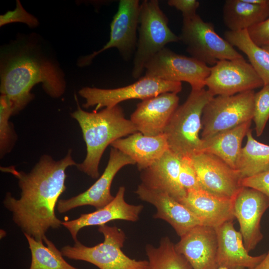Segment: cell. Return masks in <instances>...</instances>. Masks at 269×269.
<instances>
[{
    "label": "cell",
    "instance_id": "e575fe53",
    "mask_svg": "<svg viewBox=\"0 0 269 269\" xmlns=\"http://www.w3.org/2000/svg\"><path fill=\"white\" fill-rule=\"evenodd\" d=\"M249 36L258 46L269 45V17L248 29Z\"/></svg>",
    "mask_w": 269,
    "mask_h": 269
},
{
    "label": "cell",
    "instance_id": "74e56055",
    "mask_svg": "<svg viewBox=\"0 0 269 269\" xmlns=\"http://www.w3.org/2000/svg\"><path fill=\"white\" fill-rule=\"evenodd\" d=\"M263 47V48H264L265 49H266V50H267L268 52H269V45H266V46H263V47Z\"/></svg>",
    "mask_w": 269,
    "mask_h": 269
},
{
    "label": "cell",
    "instance_id": "836d02e7",
    "mask_svg": "<svg viewBox=\"0 0 269 269\" xmlns=\"http://www.w3.org/2000/svg\"><path fill=\"white\" fill-rule=\"evenodd\" d=\"M242 185L259 191L269 199V170L242 179Z\"/></svg>",
    "mask_w": 269,
    "mask_h": 269
},
{
    "label": "cell",
    "instance_id": "e0dca14e",
    "mask_svg": "<svg viewBox=\"0 0 269 269\" xmlns=\"http://www.w3.org/2000/svg\"><path fill=\"white\" fill-rule=\"evenodd\" d=\"M177 252L193 269H217V235L215 228L197 225L180 237L175 244Z\"/></svg>",
    "mask_w": 269,
    "mask_h": 269
},
{
    "label": "cell",
    "instance_id": "d4e9b609",
    "mask_svg": "<svg viewBox=\"0 0 269 269\" xmlns=\"http://www.w3.org/2000/svg\"><path fill=\"white\" fill-rule=\"evenodd\" d=\"M269 17V5H257L246 0H227L223 7V20L232 31L248 29Z\"/></svg>",
    "mask_w": 269,
    "mask_h": 269
},
{
    "label": "cell",
    "instance_id": "8d00e7d4",
    "mask_svg": "<svg viewBox=\"0 0 269 269\" xmlns=\"http://www.w3.org/2000/svg\"><path fill=\"white\" fill-rule=\"evenodd\" d=\"M252 269H269V251L263 260Z\"/></svg>",
    "mask_w": 269,
    "mask_h": 269
},
{
    "label": "cell",
    "instance_id": "1f68e13d",
    "mask_svg": "<svg viewBox=\"0 0 269 269\" xmlns=\"http://www.w3.org/2000/svg\"><path fill=\"white\" fill-rule=\"evenodd\" d=\"M16 8L12 11H8L0 16V26H3L12 22H22L30 27L38 26V19L33 15L27 12L23 8L19 0H16Z\"/></svg>",
    "mask_w": 269,
    "mask_h": 269
},
{
    "label": "cell",
    "instance_id": "2e32d148",
    "mask_svg": "<svg viewBox=\"0 0 269 269\" xmlns=\"http://www.w3.org/2000/svg\"><path fill=\"white\" fill-rule=\"evenodd\" d=\"M177 94L163 93L138 103L130 117L137 131L147 136L164 134L173 114L179 106V98Z\"/></svg>",
    "mask_w": 269,
    "mask_h": 269
},
{
    "label": "cell",
    "instance_id": "277c9868",
    "mask_svg": "<svg viewBox=\"0 0 269 269\" xmlns=\"http://www.w3.org/2000/svg\"><path fill=\"white\" fill-rule=\"evenodd\" d=\"M208 90H191L187 99L173 114L164 134L169 149L181 159L201 152L202 115L206 104L214 97Z\"/></svg>",
    "mask_w": 269,
    "mask_h": 269
},
{
    "label": "cell",
    "instance_id": "3957f363",
    "mask_svg": "<svg viewBox=\"0 0 269 269\" xmlns=\"http://www.w3.org/2000/svg\"><path fill=\"white\" fill-rule=\"evenodd\" d=\"M76 101L77 109L71 116L78 123L86 146V157L76 166L79 171L96 179L99 176L101 159L108 145L138 131L130 119L125 118L119 105L88 112L82 110Z\"/></svg>",
    "mask_w": 269,
    "mask_h": 269
},
{
    "label": "cell",
    "instance_id": "9a60e30c",
    "mask_svg": "<svg viewBox=\"0 0 269 269\" xmlns=\"http://www.w3.org/2000/svg\"><path fill=\"white\" fill-rule=\"evenodd\" d=\"M269 208V198L250 187L243 186L234 199V217L239 223L240 232L249 253L263 239L261 221Z\"/></svg>",
    "mask_w": 269,
    "mask_h": 269
},
{
    "label": "cell",
    "instance_id": "4fadbf2b",
    "mask_svg": "<svg viewBox=\"0 0 269 269\" xmlns=\"http://www.w3.org/2000/svg\"><path fill=\"white\" fill-rule=\"evenodd\" d=\"M190 158L200 187L206 191L220 197L234 199L243 187L238 171L216 155L200 152Z\"/></svg>",
    "mask_w": 269,
    "mask_h": 269
},
{
    "label": "cell",
    "instance_id": "d6986e66",
    "mask_svg": "<svg viewBox=\"0 0 269 269\" xmlns=\"http://www.w3.org/2000/svg\"><path fill=\"white\" fill-rule=\"evenodd\" d=\"M125 190L124 186H120L113 200L104 207L93 212L82 214L77 219L62 221L61 225L69 231L76 242L79 231L84 227L99 226L115 220L137 221L143 206L128 203L124 198Z\"/></svg>",
    "mask_w": 269,
    "mask_h": 269
},
{
    "label": "cell",
    "instance_id": "30bf717a",
    "mask_svg": "<svg viewBox=\"0 0 269 269\" xmlns=\"http://www.w3.org/2000/svg\"><path fill=\"white\" fill-rule=\"evenodd\" d=\"M144 76L163 80L188 83L192 90L204 88L211 67L192 57L164 47L145 66Z\"/></svg>",
    "mask_w": 269,
    "mask_h": 269
},
{
    "label": "cell",
    "instance_id": "f35d334b",
    "mask_svg": "<svg viewBox=\"0 0 269 269\" xmlns=\"http://www.w3.org/2000/svg\"><path fill=\"white\" fill-rule=\"evenodd\" d=\"M217 269H230L226 268H218Z\"/></svg>",
    "mask_w": 269,
    "mask_h": 269
},
{
    "label": "cell",
    "instance_id": "4dcf8cb0",
    "mask_svg": "<svg viewBox=\"0 0 269 269\" xmlns=\"http://www.w3.org/2000/svg\"><path fill=\"white\" fill-rule=\"evenodd\" d=\"M269 119V85H265L254 96L253 120L258 136L263 133Z\"/></svg>",
    "mask_w": 269,
    "mask_h": 269
},
{
    "label": "cell",
    "instance_id": "7c38bea8",
    "mask_svg": "<svg viewBox=\"0 0 269 269\" xmlns=\"http://www.w3.org/2000/svg\"><path fill=\"white\" fill-rule=\"evenodd\" d=\"M140 5L138 0H120L118 10L110 25V40L102 49L81 58L78 65H89L96 56L114 47L119 50L125 60H129L136 48Z\"/></svg>",
    "mask_w": 269,
    "mask_h": 269
},
{
    "label": "cell",
    "instance_id": "52a82bcc",
    "mask_svg": "<svg viewBox=\"0 0 269 269\" xmlns=\"http://www.w3.org/2000/svg\"><path fill=\"white\" fill-rule=\"evenodd\" d=\"M179 37L191 57L207 65L214 66L223 60L244 58L216 33L212 22L204 21L197 13L183 18Z\"/></svg>",
    "mask_w": 269,
    "mask_h": 269
},
{
    "label": "cell",
    "instance_id": "4316f807",
    "mask_svg": "<svg viewBox=\"0 0 269 269\" xmlns=\"http://www.w3.org/2000/svg\"><path fill=\"white\" fill-rule=\"evenodd\" d=\"M246 136V144L242 148L236 166L242 179L269 170V145L255 139L252 130Z\"/></svg>",
    "mask_w": 269,
    "mask_h": 269
},
{
    "label": "cell",
    "instance_id": "8fae6325",
    "mask_svg": "<svg viewBox=\"0 0 269 269\" xmlns=\"http://www.w3.org/2000/svg\"><path fill=\"white\" fill-rule=\"evenodd\" d=\"M264 82L245 59L223 60L211 67L205 86L213 96H232L263 87Z\"/></svg>",
    "mask_w": 269,
    "mask_h": 269
},
{
    "label": "cell",
    "instance_id": "ba28073f",
    "mask_svg": "<svg viewBox=\"0 0 269 269\" xmlns=\"http://www.w3.org/2000/svg\"><path fill=\"white\" fill-rule=\"evenodd\" d=\"M255 94L254 90H250L232 96L213 97L203 111L201 138L206 139L252 121Z\"/></svg>",
    "mask_w": 269,
    "mask_h": 269
},
{
    "label": "cell",
    "instance_id": "ac0fdd59",
    "mask_svg": "<svg viewBox=\"0 0 269 269\" xmlns=\"http://www.w3.org/2000/svg\"><path fill=\"white\" fill-rule=\"evenodd\" d=\"M141 200L154 206L155 219L169 224L180 237L194 227L202 225L198 218L184 205L167 193L148 188L142 183L135 191Z\"/></svg>",
    "mask_w": 269,
    "mask_h": 269
},
{
    "label": "cell",
    "instance_id": "ffe728a7",
    "mask_svg": "<svg viewBox=\"0 0 269 269\" xmlns=\"http://www.w3.org/2000/svg\"><path fill=\"white\" fill-rule=\"evenodd\" d=\"M215 229L217 235L218 268L252 269L265 258L266 253L257 256L249 255L240 232L237 231L234 226L233 221L226 222Z\"/></svg>",
    "mask_w": 269,
    "mask_h": 269
},
{
    "label": "cell",
    "instance_id": "8992f818",
    "mask_svg": "<svg viewBox=\"0 0 269 269\" xmlns=\"http://www.w3.org/2000/svg\"><path fill=\"white\" fill-rule=\"evenodd\" d=\"M168 19L157 0H144L140 5L138 38L133 60L132 75L138 78L147 62L171 42L180 41L168 26Z\"/></svg>",
    "mask_w": 269,
    "mask_h": 269
},
{
    "label": "cell",
    "instance_id": "5b68a950",
    "mask_svg": "<svg viewBox=\"0 0 269 269\" xmlns=\"http://www.w3.org/2000/svg\"><path fill=\"white\" fill-rule=\"evenodd\" d=\"M98 231L104 237L103 242L88 247L78 241L73 246L63 247V256L88 262L99 269H147V261L133 259L123 253L122 248L126 238L122 230L104 224L99 226Z\"/></svg>",
    "mask_w": 269,
    "mask_h": 269
},
{
    "label": "cell",
    "instance_id": "cb8c5ba5",
    "mask_svg": "<svg viewBox=\"0 0 269 269\" xmlns=\"http://www.w3.org/2000/svg\"><path fill=\"white\" fill-rule=\"evenodd\" d=\"M252 121L220 132L214 136L202 139L201 152L216 155L232 168L236 166L242 150V143L250 129Z\"/></svg>",
    "mask_w": 269,
    "mask_h": 269
},
{
    "label": "cell",
    "instance_id": "7402d4cb",
    "mask_svg": "<svg viewBox=\"0 0 269 269\" xmlns=\"http://www.w3.org/2000/svg\"><path fill=\"white\" fill-rule=\"evenodd\" d=\"M181 159L168 149L151 165L140 171L145 186L167 193L178 201L186 195L181 186L179 175Z\"/></svg>",
    "mask_w": 269,
    "mask_h": 269
},
{
    "label": "cell",
    "instance_id": "7a4b0ae2",
    "mask_svg": "<svg viewBox=\"0 0 269 269\" xmlns=\"http://www.w3.org/2000/svg\"><path fill=\"white\" fill-rule=\"evenodd\" d=\"M0 92L11 102L13 115L18 114L34 97L32 87L42 83L47 94L61 97L66 89L64 74L36 43L18 39L0 50Z\"/></svg>",
    "mask_w": 269,
    "mask_h": 269
},
{
    "label": "cell",
    "instance_id": "484cf974",
    "mask_svg": "<svg viewBox=\"0 0 269 269\" xmlns=\"http://www.w3.org/2000/svg\"><path fill=\"white\" fill-rule=\"evenodd\" d=\"M224 38L247 56L250 64L263 81L264 85H269V52L252 40L248 29L227 30L224 33Z\"/></svg>",
    "mask_w": 269,
    "mask_h": 269
},
{
    "label": "cell",
    "instance_id": "44dd1931",
    "mask_svg": "<svg viewBox=\"0 0 269 269\" xmlns=\"http://www.w3.org/2000/svg\"><path fill=\"white\" fill-rule=\"evenodd\" d=\"M234 199L220 197L198 188L187 191L179 202L191 211L202 225L216 228L233 221Z\"/></svg>",
    "mask_w": 269,
    "mask_h": 269
},
{
    "label": "cell",
    "instance_id": "d6a6232c",
    "mask_svg": "<svg viewBox=\"0 0 269 269\" xmlns=\"http://www.w3.org/2000/svg\"><path fill=\"white\" fill-rule=\"evenodd\" d=\"M179 181L181 186L186 192L190 190L201 188L190 158L184 157L181 159Z\"/></svg>",
    "mask_w": 269,
    "mask_h": 269
},
{
    "label": "cell",
    "instance_id": "f546056e",
    "mask_svg": "<svg viewBox=\"0 0 269 269\" xmlns=\"http://www.w3.org/2000/svg\"><path fill=\"white\" fill-rule=\"evenodd\" d=\"M13 115L11 102L7 97H0V154L1 158L9 152L17 139L13 126L9 121Z\"/></svg>",
    "mask_w": 269,
    "mask_h": 269
},
{
    "label": "cell",
    "instance_id": "d590c367",
    "mask_svg": "<svg viewBox=\"0 0 269 269\" xmlns=\"http://www.w3.org/2000/svg\"><path fill=\"white\" fill-rule=\"evenodd\" d=\"M167 4L182 12L183 18L192 16L196 14L200 2L196 0H169Z\"/></svg>",
    "mask_w": 269,
    "mask_h": 269
},
{
    "label": "cell",
    "instance_id": "603a6c76",
    "mask_svg": "<svg viewBox=\"0 0 269 269\" xmlns=\"http://www.w3.org/2000/svg\"><path fill=\"white\" fill-rule=\"evenodd\" d=\"M111 146L133 159L140 171L151 165L169 149L164 134L147 136L139 132L116 140Z\"/></svg>",
    "mask_w": 269,
    "mask_h": 269
},
{
    "label": "cell",
    "instance_id": "5bb4252c",
    "mask_svg": "<svg viewBox=\"0 0 269 269\" xmlns=\"http://www.w3.org/2000/svg\"><path fill=\"white\" fill-rule=\"evenodd\" d=\"M135 164L134 161L118 149L112 147L108 164L104 172L97 181L85 191L67 199L59 200L56 207L60 213L85 205L101 209L115 196L111 193L112 181L120 170L128 165Z\"/></svg>",
    "mask_w": 269,
    "mask_h": 269
},
{
    "label": "cell",
    "instance_id": "6da1fadb",
    "mask_svg": "<svg viewBox=\"0 0 269 269\" xmlns=\"http://www.w3.org/2000/svg\"><path fill=\"white\" fill-rule=\"evenodd\" d=\"M77 164L69 149L59 160L49 155H43L28 173L18 171L13 166L0 168L18 180L20 198L16 199L7 192L3 204L11 212L13 221L24 234L43 241L50 228L57 229L62 225L55 208L59 197L66 189L67 168Z\"/></svg>",
    "mask_w": 269,
    "mask_h": 269
},
{
    "label": "cell",
    "instance_id": "83f0119b",
    "mask_svg": "<svg viewBox=\"0 0 269 269\" xmlns=\"http://www.w3.org/2000/svg\"><path fill=\"white\" fill-rule=\"evenodd\" d=\"M24 235L31 255L29 269H78L66 261L61 252L46 237L40 241Z\"/></svg>",
    "mask_w": 269,
    "mask_h": 269
},
{
    "label": "cell",
    "instance_id": "f1b7e54d",
    "mask_svg": "<svg viewBox=\"0 0 269 269\" xmlns=\"http://www.w3.org/2000/svg\"><path fill=\"white\" fill-rule=\"evenodd\" d=\"M147 269H193L186 259L177 252L175 244L168 237L161 238L159 245H147Z\"/></svg>",
    "mask_w": 269,
    "mask_h": 269
},
{
    "label": "cell",
    "instance_id": "9c48e42d",
    "mask_svg": "<svg viewBox=\"0 0 269 269\" xmlns=\"http://www.w3.org/2000/svg\"><path fill=\"white\" fill-rule=\"evenodd\" d=\"M182 89V83L144 76L131 85L118 88L85 87L79 91V94L85 100L83 108L95 106L94 110L98 111L103 107H113L128 100H143L167 92L177 94Z\"/></svg>",
    "mask_w": 269,
    "mask_h": 269
}]
</instances>
